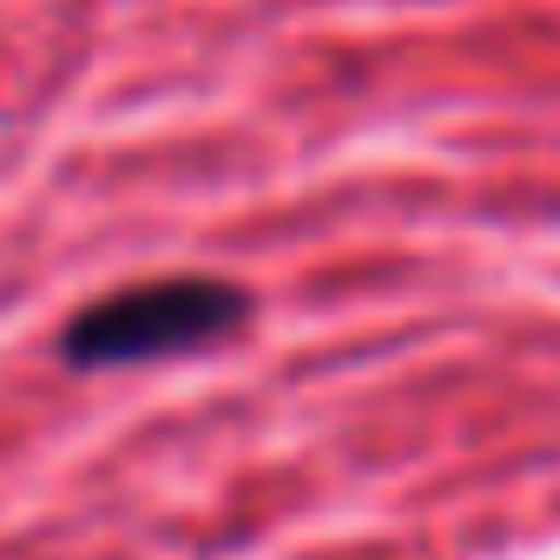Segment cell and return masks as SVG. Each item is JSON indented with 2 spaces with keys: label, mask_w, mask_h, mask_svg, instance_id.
<instances>
[{
  "label": "cell",
  "mask_w": 560,
  "mask_h": 560,
  "mask_svg": "<svg viewBox=\"0 0 560 560\" xmlns=\"http://www.w3.org/2000/svg\"><path fill=\"white\" fill-rule=\"evenodd\" d=\"M250 324V291L211 270H178V277H145V284L106 291L80 304L60 330V363L67 370H139V363H172L198 357L211 343H231Z\"/></svg>",
  "instance_id": "obj_1"
}]
</instances>
